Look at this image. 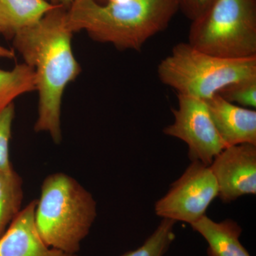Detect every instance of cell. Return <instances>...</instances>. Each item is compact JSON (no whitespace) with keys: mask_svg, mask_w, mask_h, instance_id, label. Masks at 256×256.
<instances>
[{"mask_svg":"<svg viewBox=\"0 0 256 256\" xmlns=\"http://www.w3.org/2000/svg\"><path fill=\"white\" fill-rule=\"evenodd\" d=\"M67 10L54 6L38 22L20 30L12 38L14 48L36 76L38 108L35 131L48 133L57 144L62 138L64 90L82 72L72 50L73 32L67 24Z\"/></svg>","mask_w":256,"mask_h":256,"instance_id":"1","label":"cell"},{"mask_svg":"<svg viewBox=\"0 0 256 256\" xmlns=\"http://www.w3.org/2000/svg\"><path fill=\"white\" fill-rule=\"evenodd\" d=\"M178 10V0H76L67 10V24L73 33L84 31L96 42L140 52Z\"/></svg>","mask_w":256,"mask_h":256,"instance_id":"2","label":"cell"},{"mask_svg":"<svg viewBox=\"0 0 256 256\" xmlns=\"http://www.w3.org/2000/svg\"><path fill=\"white\" fill-rule=\"evenodd\" d=\"M96 216L95 200L75 178L56 172L44 180L34 220L47 246L76 255Z\"/></svg>","mask_w":256,"mask_h":256,"instance_id":"3","label":"cell"},{"mask_svg":"<svg viewBox=\"0 0 256 256\" xmlns=\"http://www.w3.org/2000/svg\"><path fill=\"white\" fill-rule=\"evenodd\" d=\"M158 75L178 94L206 100L232 82L256 78V56L224 58L182 42L160 62Z\"/></svg>","mask_w":256,"mask_h":256,"instance_id":"4","label":"cell"},{"mask_svg":"<svg viewBox=\"0 0 256 256\" xmlns=\"http://www.w3.org/2000/svg\"><path fill=\"white\" fill-rule=\"evenodd\" d=\"M188 43L224 58L256 56V0H212L192 20Z\"/></svg>","mask_w":256,"mask_h":256,"instance_id":"5","label":"cell"},{"mask_svg":"<svg viewBox=\"0 0 256 256\" xmlns=\"http://www.w3.org/2000/svg\"><path fill=\"white\" fill-rule=\"evenodd\" d=\"M218 190L210 166L192 161L169 191L156 202L158 216L188 224L206 215L207 208L218 196Z\"/></svg>","mask_w":256,"mask_h":256,"instance_id":"6","label":"cell"},{"mask_svg":"<svg viewBox=\"0 0 256 256\" xmlns=\"http://www.w3.org/2000/svg\"><path fill=\"white\" fill-rule=\"evenodd\" d=\"M178 108L172 109L174 122L163 132L188 144L192 162L210 166L226 146L214 124L206 100L182 94H178Z\"/></svg>","mask_w":256,"mask_h":256,"instance_id":"7","label":"cell"},{"mask_svg":"<svg viewBox=\"0 0 256 256\" xmlns=\"http://www.w3.org/2000/svg\"><path fill=\"white\" fill-rule=\"evenodd\" d=\"M224 203L256 194V146L237 144L224 148L210 166Z\"/></svg>","mask_w":256,"mask_h":256,"instance_id":"8","label":"cell"},{"mask_svg":"<svg viewBox=\"0 0 256 256\" xmlns=\"http://www.w3.org/2000/svg\"><path fill=\"white\" fill-rule=\"evenodd\" d=\"M36 205H26L0 237V256H78L47 246L35 224Z\"/></svg>","mask_w":256,"mask_h":256,"instance_id":"9","label":"cell"},{"mask_svg":"<svg viewBox=\"0 0 256 256\" xmlns=\"http://www.w3.org/2000/svg\"><path fill=\"white\" fill-rule=\"evenodd\" d=\"M210 116L226 146H256V111L232 104L218 94L206 100Z\"/></svg>","mask_w":256,"mask_h":256,"instance_id":"10","label":"cell"},{"mask_svg":"<svg viewBox=\"0 0 256 256\" xmlns=\"http://www.w3.org/2000/svg\"><path fill=\"white\" fill-rule=\"evenodd\" d=\"M190 226L206 240L208 256H250L239 240L242 230L235 220L216 222L204 215Z\"/></svg>","mask_w":256,"mask_h":256,"instance_id":"11","label":"cell"},{"mask_svg":"<svg viewBox=\"0 0 256 256\" xmlns=\"http://www.w3.org/2000/svg\"><path fill=\"white\" fill-rule=\"evenodd\" d=\"M54 6L46 0H0V34L12 40L18 32L38 22Z\"/></svg>","mask_w":256,"mask_h":256,"instance_id":"12","label":"cell"},{"mask_svg":"<svg viewBox=\"0 0 256 256\" xmlns=\"http://www.w3.org/2000/svg\"><path fill=\"white\" fill-rule=\"evenodd\" d=\"M22 178L14 171L0 170V237L21 212Z\"/></svg>","mask_w":256,"mask_h":256,"instance_id":"13","label":"cell"},{"mask_svg":"<svg viewBox=\"0 0 256 256\" xmlns=\"http://www.w3.org/2000/svg\"><path fill=\"white\" fill-rule=\"evenodd\" d=\"M34 90H36V76L28 64H18L10 70L0 68V110L18 96Z\"/></svg>","mask_w":256,"mask_h":256,"instance_id":"14","label":"cell"},{"mask_svg":"<svg viewBox=\"0 0 256 256\" xmlns=\"http://www.w3.org/2000/svg\"><path fill=\"white\" fill-rule=\"evenodd\" d=\"M172 220L162 218L154 232L140 247L121 256H164L175 239V224Z\"/></svg>","mask_w":256,"mask_h":256,"instance_id":"15","label":"cell"},{"mask_svg":"<svg viewBox=\"0 0 256 256\" xmlns=\"http://www.w3.org/2000/svg\"><path fill=\"white\" fill-rule=\"evenodd\" d=\"M218 95L235 105L255 109L256 108V78L232 82L223 88Z\"/></svg>","mask_w":256,"mask_h":256,"instance_id":"16","label":"cell"},{"mask_svg":"<svg viewBox=\"0 0 256 256\" xmlns=\"http://www.w3.org/2000/svg\"><path fill=\"white\" fill-rule=\"evenodd\" d=\"M14 114V104L0 110V170L14 169L10 159V142Z\"/></svg>","mask_w":256,"mask_h":256,"instance_id":"17","label":"cell"},{"mask_svg":"<svg viewBox=\"0 0 256 256\" xmlns=\"http://www.w3.org/2000/svg\"><path fill=\"white\" fill-rule=\"evenodd\" d=\"M212 1V0H178L180 10L191 21L198 18Z\"/></svg>","mask_w":256,"mask_h":256,"instance_id":"18","label":"cell"},{"mask_svg":"<svg viewBox=\"0 0 256 256\" xmlns=\"http://www.w3.org/2000/svg\"><path fill=\"white\" fill-rule=\"evenodd\" d=\"M46 1L55 6H62L68 9L69 6L73 4L76 0H46Z\"/></svg>","mask_w":256,"mask_h":256,"instance_id":"19","label":"cell"},{"mask_svg":"<svg viewBox=\"0 0 256 256\" xmlns=\"http://www.w3.org/2000/svg\"><path fill=\"white\" fill-rule=\"evenodd\" d=\"M14 56V50H9L0 44V58H13Z\"/></svg>","mask_w":256,"mask_h":256,"instance_id":"20","label":"cell"},{"mask_svg":"<svg viewBox=\"0 0 256 256\" xmlns=\"http://www.w3.org/2000/svg\"><path fill=\"white\" fill-rule=\"evenodd\" d=\"M96 1L99 2L100 1V0H96Z\"/></svg>","mask_w":256,"mask_h":256,"instance_id":"21","label":"cell"}]
</instances>
